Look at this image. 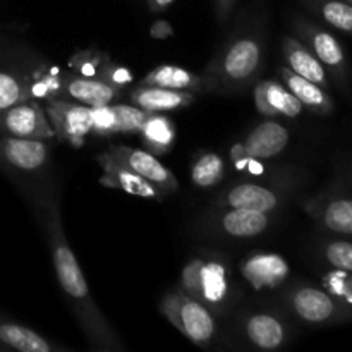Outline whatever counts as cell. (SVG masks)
<instances>
[{
  "label": "cell",
  "mask_w": 352,
  "mask_h": 352,
  "mask_svg": "<svg viewBox=\"0 0 352 352\" xmlns=\"http://www.w3.org/2000/svg\"><path fill=\"white\" fill-rule=\"evenodd\" d=\"M144 150L153 155H165L172 150L175 143V126L170 117L164 113H151L140 133Z\"/></svg>",
  "instance_id": "25"
},
{
  "label": "cell",
  "mask_w": 352,
  "mask_h": 352,
  "mask_svg": "<svg viewBox=\"0 0 352 352\" xmlns=\"http://www.w3.org/2000/svg\"><path fill=\"white\" fill-rule=\"evenodd\" d=\"M45 112L58 141L74 148L82 146L85 138L93 133V110L69 98H55L45 102Z\"/></svg>",
  "instance_id": "9"
},
{
  "label": "cell",
  "mask_w": 352,
  "mask_h": 352,
  "mask_svg": "<svg viewBox=\"0 0 352 352\" xmlns=\"http://www.w3.org/2000/svg\"><path fill=\"white\" fill-rule=\"evenodd\" d=\"M140 85L143 86H160L168 89H181V91H201V76L188 71L184 67L170 64H162L148 72Z\"/></svg>",
  "instance_id": "24"
},
{
  "label": "cell",
  "mask_w": 352,
  "mask_h": 352,
  "mask_svg": "<svg viewBox=\"0 0 352 352\" xmlns=\"http://www.w3.org/2000/svg\"><path fill=\"white\" fill-rule=\"evenodd\" d=\"M107 60H109L107 54L95 50V48H86V50H79L72 55L71 60H69V69L76 74L98 78L100 69Z\"/></svg>",
  "instance_id": "29"
},
{
  "label": "cell",
  "mask_w": 352,
  "mask_h": 352,
  "mask_svg": "<svg viewBox=\"0 0 352 352\" xmlns=\"http://www.w3.org/2000/svg\"><path fill=\"white\" fill-rule=\"evenodd\" d=\"M0 349L19 352H65L69 347L55 344L41 333L0 315Z\"/></svg>",
  "instance_id": "20"
},
{
  "label": "cell",
  "mask_w": 352,
  "mask_h": 352,
  "mask_svg": "<svg viewBox=\"0 0 352 352\" xmlns=\"http://www.w3.org/2000/svg\"><path fill=\"white\" fill-rule=\"evenodd\" d=\"M346 2H349V3H351V6H352V0H346Z\"/></svg>",
  "instance_id": "38"
},
{
  "label": "cell",
  "mask_w": 352,
  "mask_h": 352,
  "mask_svg": "<svg viewBox=\"0 0 352 352\" xmlns=\"http://www.w3.org/2000/svg\"><path fill=\"white\" fill-rule=\"evenodd\" d=\"M322 256L330 267L352 274V243L349 241H327L322 246Z\"/></svg>",
  "instance_id": "30"
},
{
  "label": "cell",
  "mask_w": 352,
  "mask_h": 352,
  "mask_svg": "<svg viewBox=\"0 0 352 352\" xmlns=\"http://www.w3.org/2000/svg\"><path fill=\"white\" fill-rule=\"evenodd\" d=\"M31 96V78L0 67V112Z\"/></svg>",
  "instance_id": "28"
},
{
  "label": "cell",
  "mask_w": 352,
  "mask_h": 352,
  "mask_svg": "<svg viewBox=\"0 0 352 352\" xmlns=\"http://www.w3.org/2000/svg\"><path fill=\"white\" fill-rule=\"evenodd\" d=\"M278 76H280L285 88L302 103V107H306L311 112L320 113V116L332 113L333 100L330 98L329 91L325 88L309 81V79L302 78V76L296 74V72H292L285 65L278 69Z\"/></svg>",
  "instance_id": "22"
},
{
  "label": "cell",
  "mask_w": 352,
  "mask_h": 352,
  "mask_svg": "<svg viewBox=\"0 0 352 352\" xmlns=\"http://www.w3.org/2000/svg\"><path fill=\"white\" fill-rule=\"evenodd\" d=\"M107 151L112 153L116 158H119L122 164L133 168L138 175L146 179L148 182H151L155 188H158L165 195L177 192V177L158 160L157 155L150 153L146 150H138V148L126 146V144H110L107 148Z\"/></svg>",
  "instance_id": "15"
},
{
  "label": "cell",
  "mask_w": 352,
  "mask_h": 352,
  "mask_svg": "<svg viewBox=\"0 0 352 352\" xmlns=\"http://www.w3.org/2000/svg\"><path fill=\"white\" fill-rule=\"evenodd\" d=\"M158 308L170 325L196 346L208 349L219 337V318L215 313L181 287L167 292Z\"/></svg>",
  "instance_id": "4"
},
{
  "label": "cell",
  "mask_w": 352,
  "mask_h": 352,
  "mask_svg": "<svg viewBox=\"0 0 352 352\" xmlns=\"http://www.w3.org/2000/svg\"><path fill=\"white\" fill-rule=\"evenodd\" d=\"M244 278L253 287L265 289L280 285L289 275V265L278 254H253L241 265Z\"/></svg>",
  "instance_id": "23"
},
{
  "label": "cell",
  "mask_w": 352,
  "mask_h": 352,
  "mask_svg": "<svg viewBox=\"0 0 352 352\" xmlns=\"http://www.w3.org/2000/svg\"><path fill=\"white\" fill-rule=\"evenodd\" d=\"M0 134H2V124H0Z\"/></svg>",
  "instance_id": "37"
},
{
  "label": "cell",
  "mask_w": 352,
  "mask_h": 352,
  "mask_svg": "<svg viewBox=\"0 0 352 352\" xmlns=\"http://www.w3.org/2000/svg\"><path fill=\"white\" fill-rule=\"evenodd\" d=\"M65 98L74 100L88 107H102L116 103L122 96L124 89L103 81L102 78L81 76L76 72L65 71L62 74Z\"/></svg>",
  "instance_id": "17"
},
{
  "label": "cell",
  "mask_w": 352,
  "mask_h": 352,
  "mask_svg": "<svg viewBox=\"0 0 352 352\" xmlns=\"http://www.w3.org/2000/svg\"><path fill=\"white\" fill-rule=\"evenodd\" d=\"M289 129L277 120H265L258 124L241 143L234 144L230 158L234 162L267 160L277 157L287 148Z\"/></svg>",
  "instance_id": "14"
},
{
  "label": "cell",
  "mask_w": 352,
  "mask_h": 352,
  "mask_svg": "<svg viewBox=\"0 0 352 352\" xmlns=\"http://www.w3.org/2000/svg\"><path fill=\"white\" fill-rule=\"evenodd\" d=\"M291 26L298 40H301L316 55V58L325 65V69H329L336 76L337 81L342 82L346 79L347 64L346 54H344V48L339 40L332 33L323 30L322 26L305 19V17H292Z\"/></svg>",
  "instance_id": "11"
},
{
  "label": "cell",
  "mask_w": 352,
  "mask_h": 352,
  "mask_svg": "<svg viewBox=\"0 0 352 352\" xmlns=\"http://www.w3.org/2000/svg\"><path fill=\"white\" fill-rule=\"evenodd\" d=\"M305 210L323 230L352 236V195L346 192V188L332 186L322 195L308 199Z\"/></svg>",
  "instance_id": "12"
},
{
  "label": "cell",
  "mask_w": 352,
  "mask_h": 352,
  "mask_svg": "<svg viewBox=\"0 0 352 352\" xmlns=\"http://www.w3.org/2000/svg\"><path fill=\"white\" fill-rule=\"evenodd\" d=\"M34 201L38 205L41 227H43L45 237H47L58 285L78 320L79 329L85 333L89 349L98 352L126 351L120 336L110 325V322L89 292L88 280H86L85 274L76 260L74 251L69 244L67 236H65L58 196H52L50 192H47L43 196H38Z\"/></svg>",
  "instance_id": "1"
},
{
  "label": "cell",
  "mask_w": 352,
  "mask_h": 352,
  "mask_svg": "<svg viewBox=\"0 0 352 352\" xmlns=\"http://www.w3.org/2000/svg\"><path fill=\"white\" fill-rule=\"evenodd\" d=\"M275 215L277 213L212 205L196 220V230L220 239H253L274 226Z\"/></svg>",
  "instance_id": "6"
},
{
  "label": "cell",
  "mask_w": 352,
  "mask_h": 352,
  "mask_svg": "<svg viewBox=\"0 0 352 352\" xmlns=\"http://www.w3.org/2000/svg\"><path fill=\"white\" fill-rule=\"evenodd\" d=\"M3 136L48 140L54 138V127L48 120L45 107L40 100H24L0 112Z\"/></svg>",
  "instance_id": "13"
},
{
  "label": "cell",
  "mask_w": 352,
  "mask_h": 352,
  "mask_svg": "<svg viewBox=\"0 0 352 352\" xmlns=\"http://www.w3.org/2000/svg\"><path fill=\"white\" fill-rule=\"evenodd\" d=\"M239 0H213V9H215V19L220 26H226L232 16Z\"/></svg>",
  "instance_id": "34"
},
{
  "label": "cell",
  "mask_w": 352,
  "mask_h": 352,
  "mask_svg": "<svg viewBox=\"0 0 352 352\" xmlns=\"http://www.w3.org/2000/svg\"><path fill=\"white\" fill-rule=\"evenodd\" d=\"M116 112L117 120H119V134L140 133L144 120L153 113L146 112V110L140 109V107L136 105H122V103H116Z\"/></svg>",
  "instance_id": "31"
},
{
  "label": "cell",
  "mask_w": 352,
  "mask_h": 352,
  "mask_svg": "<svg viewBox=\"0 0 352 352\" xmlns=\"http://www.w3.org/2000/svg\"><path fill=\"white\" fill-rule=\"evenodd\" d=\"M282 57H284L285 67H289L292 72L302 76V78L309 79V81L316 82L329 91L330 81L325 65L316 58V55L301 40H298L296 36H284Z\"/></svg>",
  "instance_id": "19"
},
{
  "label": "cell",
  "mask_w": 352,
  "mask_h": 352,
  "mask_svg": "<svg viewBox=\"0 0 352 352\" xmlns=\"http://www.w3.org/2000/svg\"><path fill=\"white\" fill-rule=\"evenodd\" d=\"M133 105L146 110V112L160 113L170 110H181L195 103V93L181 91V89L160 88V86L140 85L129 93Z\"/></svg>",
  "instance_id": "21"
},
{
  "label": "cell",
  "mask_w": 352,
  "mask_h": 352,
  "mask_svg": "<svg viewBox=\"0 0 352 352\" xmlns=\"http://www.w3.org/2000/svg\"><path fill=\"white\" fill-rule=\"evenodd\" d=\"M98 78H102L103 81L110 82V85L117 86V88L120 89H126L127 86L134 81L133 72H131L127 67H124V65L113 62L110 57L109 60L102 65V69H100Z\"/></svg>",
  "instance_id": "33"
},
{
  "label": "cell",
  "mask_w": 352,
  "mask_h": 352,
  "mask_svg": "<svg viewBox=\"0 0 352 352\" xmlns=\"http://www.w3.org/2000/svg\"><path fill=\"white\" fill-rule=\"evenodd\" d=\"M298 181L291 175H278L274 181L239 182L215 196L212 205L232 208L254 210V212L278 213L294 196Z\"/></svg>",
  "instance_id": "5"
},
{
  "label": "cell",
  "mask_w": 352,
  "mask_h": 352,
  "mask_svg": "<svg viewBox=\"0 0 352 352\" xmlns=\"http://www.w3.org/2000/svg\"><path fill=\"white\" fill-rule=\"evenodd\" d=\"M174 34V28L167 21H155L151 26V36L153 38H168Z\"/></svg>",
  "instance_id": "35"
},
{
  "label": "cell",
  "mask_w": 352,
  "mask_h": 352,
  "mask_svg": "<svg viewBox=\"0 0 352 352\" xmlns=\"http://www.w3.org/2000/svg\"><path fill=\"white\" fill-rule=\"evenodd\" d=\"M93 110V134L98 136H112L119 134V120H117L116 103L102 107H91Z\"/></svg>",
  "instance_id": "32"
},
{
  "label": "cell",
  "mask_w": 352,
  "mask_h": 352,
  "mask_svg": "<svg viewBox=\"0 0 352 352\" xmlns=\"http://www.w3.org/2000/svg\"><path fill=\"white\" fill-rule=\"evenodd\" d=\"M237 332L253 349L277 351L291 337L287 322L275 309H251L237 318Z\"/></svg>",
  "instance_id": "8"
},
{
  "label": "cell",
  "mask_w": 352,
  "mask_h": 352,
  "mask_svg": "<svg viewBox=\"0 0 352 352\" xmlns=\"http://www.w3.org/2000/svg\"><path fill=\"white\" fill-rule=\"evenodd\" d=\"M50 165V146L43 140L3 136L0 140V167L10 174L40 175Z\"/></svg>",
  "instance_id": "10"
},
{
  "label": "cell",
  "mask_w": 352,
  "mask_h": 352,
  "mask_svg": "<svg viewBox=\"0 0 352 352\" xmlns=\"http://www.w3.org/2000/svg\"><path fill=\"white\" fill-rule=\"evenodd\" d=\"M292 315L309 325H332L352 318V309L332 294L313 285H294L284 294Z\"/></svg>",
  "instance_id": "7"
},
{
  "label": "cell",
  "mask_w": 352,
  "mask_h": 352,
  "mask_svg": "<svg viewBox=\"0 0 352 352\" xmlns=\"http://www.w3.org/2000/svg\"><path fill=\"white\" fill-rule=\"evenodd\" d=\"M311 12L344 33H352V6L346 0H301Z\"/></svg>",
  "instance_id": "26"
},
{
  "label": "cell",
  "mask_w": 352,
  "mask_h": 352,
  "mask_svg": "<svg viewBox=\"0 0 352 352\" xmlns=\"http://www.w3.org/2000/svg\"><path fill=\"white\" fill-rule=\"evenodd\" d=\"M96 162H98V165L103 170L102 177H100V184L103 188L120 189V191L127 192V195L150 199H162L167 196L107 150L103 153L96 155Z\"/></svg>",
  "instance_id": "16"
},
{
  "label": "cell",
  "mask_w": 352,
  "mask_h": 352,
  "mask_svg": "<svg viewBox=\"0 0 352 352\" xmlns=\"http://www.w3.org/2000/svg\"><path fill=\"white\" fill-rule=\"evenodd\" d=\"M174 2L175 0H146L151 12H164V10H167Z\"/></svg>",
  "instance_id": "36"
},
{
  "label": "cell",
  "mask_w": 352,
  "mask_h": 352,
  "mask_svg": "<svg viewBox=\"0 0 352 352\" xmlns=\"http://www.w3.org/2000/svg\"><path fill=\"white\" fill-rule=\"evenodd\" d=\"M254 103H256V110L263 113L265 117H287V119H294V117L301 116L302 103L285 88L282 82L274 81V79H263L258 85H254L253 89Z\"/></svg>",
  "instance_id": "18"
},
{
  "label": "cell",
  "mask_w": 352,
  "mask_h": 352,
  "mask_svg": "<svg viewBox=\"0 0 352 352\" xmlns=\"http://www.w3.org/2000/svg\"><path fill=\"white\" fill-rule=\"evenodd\" d=\"M181 289L217 316L226 315L236 301L229 263L220 254L191 258L181 274Z\"/></svg>",
  "instance_id": "3"
},
{
  "label": "cell",
  "mask_w": 352,
  "mask_h": 352,
  "mask_svg": "<svg viewBox=\"0 0 352 352\" xmlns=\"http://www.w3.org/2000/svg\"><path fill=\"white\" fill-rule=\"evenodd\" d=\"M226 175V162L220 155L206 151L195 160L191 167V181L199 189H212Z\"/></svg>",
  "instance_id": "27"
},
{
  "label": "cell",
  "mask_w": 352,
  "mask_h": 352,
  "mask_svg": "<svg viewBox=\"0 0 352 352\" xmlns=\"http://www.w3.org/2000/svg\"><path fill=\"white\" fill-rule=\"evenodd\" d=\"M265 17L241 14L201 76V91L237 95L254 85L265 64Z\"/></svg>",
  "instance_id": "2"
}]
</instances>
